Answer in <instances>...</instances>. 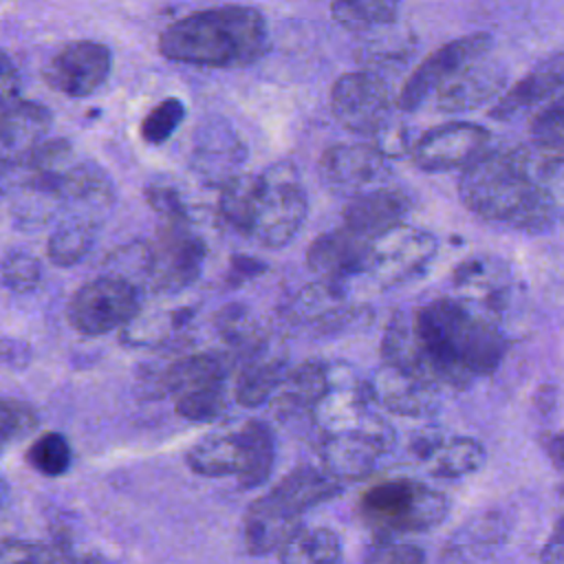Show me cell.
Listing matches in <instances>:
<instances>
[{
  "instance_id": "1",
  "label": "cell",
  "mask_w": 564,
  "mask_h": 564,
  "mask_svg": "<svg viewBox=\"0 0 564 564\" xmlns=\"http://www.w3.org/2000/svg\"><path fill=\"white\" fill-rule=\"evenodd\" d=\"M414 330L427 379L441 390H460L471 379L491 375L505 337L496 324L463 300L441 297L414 311Z\"/></svg>"
},
{
  "instance_id": "2",
  "label": "cell",
  "mask_w": 564,
  "mask_h": 564,
  "mask_svg": "<svg viewBox=\"0 0 564 564\" xmlns=\"http://www.w3.org/2000/svg\"><path fill=\"white\" fill-rule=\"evenodd\" d=\"M167 59L205 68H242L269 48L262 13L251 7L229 4L189 13L172 22L159 37Z\"/></svg>"
},
{
  "instance_id": "3",
  "label": "cell",
  "mask_w": 564,
  "mask_h": 564,
  "mask_svg": "<svg viewBox=\"0 0 564 564\" xmlns=\"http://www.w3.org/2000/svg\"><path fill=\"white\" fill-rule=\"evenodd\" d=\"M458 194L476 216L511 229L542 231L553 220L529 150H487L463 170Z\"/></svg>"
},
{
  "instance_id": "4",
  "label": "cell",
  "mask_w": 564,
  "mask_h": 564,
  "mask_svg": "<svg viewBox=\"0 0 564 564\" xmlns=\"http://www.w3.org/2000/svg\"><path fill=\"white\" fill-rule=\"evenodd\" d=\"M361 520L379 535V540H392V535L423 533L438 527L449 502L445 494L412 482V480H386L368 487L359 496Z\"/></svg>"
},
{
  "instance_id": "5",
  "label": "cell",
  "mask_w": 564,
  "mask_h": 564,
  "mask_svg": "<svg viewBox=\"0 0 564 564\" xmlns=\"http://www.w3.org/2000/svg\"><path fill=\"white\" fill-rule=\"evenodd\" d=\"M306 192L291 163H275L260 174V194L251 236L267 249L289 245L306 218Z\"/></svg>"
},
{
  "instance_id": "6",
  "label": "cell",
  "mask_w": 564,
  "mask_h": 564,
  "mask_svg": "<svg viewBox=\"0 0 564 564\" xmlns=\"http://www.w3.org/2000/svg\"><path fill=\"white\" fill-rule=\"evenodd\" d=\"M161 383L174 399L176 412L187 421L212 423L225 412L227 368L209 352L176 359L161 375Z\"/></svg>"
},
{
  "instance_id": "7",
  "label": "cell",
  "mask_w": 564,
  "mask_h": 564,
  "mask_svg": "<svg viewBox=\"0 0 564 564\" xmlns=\"http://www.w3.org/2000/svg\"><path fill=\"white\" fill-rule=\"evenodd\" d=\"M139 286L117 275H99L75 291L68 302V322L86 337L126 328L139 315Z\"/></svg>"
},
{
  "instance_id": "8",
  "label": "cell",
  "mask_w": 564,
  "mask_h": 564,
  "mask_svg": "<svg viewBox=\"0 0 564 564\" xmlns=\"http://www.w3.org/2000/svg\"><path fill=\"white\" fill-rule=\"evenodd\" d=\"M394 443L392 427L377 414H368L357 427L324 434L319 458L322 469L339 482L366 478L379 456H383Z\"/></svg>"
},
{
  "instance_id": "9",
  "label": "cell",
  "mask_w": 564,
  "mask_h": 564,
  "mask_svg": "<svg viewBox=\"0 0 564 564\" xmlns=\"http://www.w3.org/2000/svg\"><path fill=\"white\" fill-rule=\"evenodd\" d=\"M152 245L150 286L156 293H176L189 286L203 267L205 242L196 236L189 218L163 220Z\"/></svg>"
},
{
  "instance_id": "10",
  "label": "cell",
  "mask_w": 564,
  "mask_h": 564,
  "mask_svg": "<svg viewBox=\"0 0 564 564\" xmlns=\"http://www.w3.org/2000/svg\"><path fill=\"white\" fill-rule=\"evenodd\" d=\"M330 106L344 128L357 134H379L390 119V86L370 70L346 73L333 86Z\"/></svg>"
},
{
  "instance_id": "11",
  "label": "cell",
  "mask_w": 564,
  "mask_h": 564,
  "mask_svg": "<svg viewBox=\"0 0 564 564\" xmlns=\"http://www.w3.org/2000/svg\"><path fill=\"white\" fill-rule=\"evenodd\" d=\"M436 253L430 231L399 225L372 242L370 275L381 286H397L421 275Z\"/></svg>"
},
{
  "instance_id": "12",
  "label": "cell",
  "mask_w": 564,
  "mask_h": 564,
  "mask_svg": "<svg viewBox=\"0 0 564 564\" xmlns=\"http://www.w3.org/2000/svg\"><path fill=\"white\" fill-rule=\"evenodd\" d=\"M491 40L485 33L467 35L454 42H447L445 46L436 48L432 55H427L416 70L408 77L403 84L397 104L403 110H416L421 101L430 95H434L452 75H456L467 64L485 57L489 51Z\"/></svg>"
},
{
  "instance_id": "13",
  "label": "cell",
  "mask_w": 564,
  "mask_h": 564,
  "mask_svg": "<svg viewBox=\"0 0 564 564\" xmlns=\"http://www.w3.org/2000/svg\"><path fill=\"white\" fill-rule=\"evenodd\" d=\"M110 73L108 46L93 40H75L64 44L44 66V82L68 95L88 97L93 95Z\"/></svg>"
},
{
  "instance_id": "14",
  "label": "cell",
  "mask_w": 564,
  "mask_h": 564,
  "mask_svg": "<svg viewBox=\"0 0 564 564\" xmlns=\"http://www.w3.org/2000/svg\"><path fill=\"white\" fill-rule=\"evenodd\" d=\"M489 132L476 123H447L427 130L410 150L412 163L427 172L471 165L485 154Z\"/></svg>"
},
{
  "instance_id": "15",
  "label": "cell",
  "mask_w": 564,
  "mask_h": 564,
  "mask_svg": "<svg viewBox=\"0 0 564 564\" xmlns=\"http://www.w3.org/2000/svg\"><path fill=\"white\" fill-rule=\"evenodd\" d=\"M388 172V156L372 143H341L319 159L322 183L335 192L355 196L366 192Z\"/></svg>"
},
{
  "instance_id": "16",
  "label": "cell",
  "mask_w": 564,
  "mask_h": 564,
  "mask_svg": "<svg viewBox=\"0 0 564 564\" xmlns=\"http://www.w3.org/2000/svg\"><path fill=\"white\" fill-rule=\"evenodd\" d=\"M370 238L348 229L346 225L317 236L306 249V267L326 282L341 284L346 278L368 273L372 262Z\"/></svg>"
},
{
  "instance_id": "17",
  "label": "cell",
  "mask_w": 564,
  "mask_h": 564,
  "mask_svg": "<svg viewBox=\"0 0 564 564\" xmlns=\"http://www.w3.org/2000/svg\"><path fill=\"white\" fill-rule=\"evenodd\" d=\"M302 509L280 496L273 487L256 498L245 511L242 538L251 555L280 551L286 540L302 527Z\"/></svg>"
},
{
  "instance_id": "18",
  "label": "cell",
  "mask_w": 564,
  "mask_h": 564,
  "mask_svg": "<svg viewBox=\"0 0 564 564\" xmlns=\"http://www.w3.org/2000/svg\"><path fill=\"white\" fill-rule=\"evenodd\" d=\"M372 388L355 379L346 368H330V386L313 412L317 427L324 434L357 427L370 414Z\"/></svg>"
},
{
  "instance_id": "19",
  "label": "cell",
  "mask_w": 564,
  "mask_h": 564,
  "mask_svg": "<svg viewBox=\"0 0 564 564\" xmlns=\"http://www.w3.org/2000/svg\"><path fill=\"white\" fill-rule=\"evenodd\" d=\"M51 115L44 106L18 99L0 108V159L2 170L20 165L42 141Z\"/></svg>"
},
{
  "instance_id": "20",
  "label": "cell",
  "mask_w": 564,
  "mask_h": 564,
  "mask_svg": "<svg viewBox=\"0 0 564 564\" xmlns=\"http://www.w3.org/2000/svg\"><path fill=\"white\" fill-rule=\"evenodd\" d=\"M410 209V200L401 189L375 187L350 196L341 218L344 225L370 240L388 234L390 229L403 225Z\"/></svg>"
},
{
  "instance_id": "21",
  "label": "cell",
  "mask_w": 564,
  "mask_h": 564,
  "mask_svg": "<svg viewBox=\"0 0 564 564\" xmlns=\"http://www.w3.org/2000/svg\"><path fill=\"white\" fill-rule=\"evenodd\" d=\"M410 449L427 463L436 478H463L474 474L485 463V447L469 436H441L436 432H421L412 438Z\"/></svg>"
},
{
  "instance_id": "22",
  "label": "cell",
  "mask_w": 564,
  "mask_h": 564,
  "mask_svg": "<svg viewBox=\"0 0 564 564\" xmlns=\"http://www.w3.org/2000/svg\"><path fill=\"white\" fill-rule=\"evenodd\" d=\"M372 397L399 416H423L436 403L438 388L403 368L383 364L370 379Z\"/></svg>"
},
{
  "instance_id": "23",
  "label": "cell",
  "mask_w": 564,
  "mask_h": 564,
  "mask_svg": "<svg viewBox=\"0 0 564 564\" xmlns=\"http://www.w3.org/2000/svg\"><path fill=\"white\" fill-rule=\"evenodd\" d=\"M456 289L463 302L489 317L502 311L509 293V275L502 262L494 258H469L454 271ZM491 319V317H489Z\"/></svg>"
},
{
  "instance_id": "24",
  "label": "cell",
  "mask_w": 564,
  "mask_h": 564,
  "mask_svg": "<svg viewBox=\"0 0 564 564\" xmlns=\"http://www.w3.org/2000/svg\"><path fill=\"white\" fill-rule=\"evenodd\" d=\"M245 159V148L240 139L231 132V128L220 123H207L196 134V145L192 154L194 170L209 183H218L220 187L231 181L238 165Z\"/></svg>"
},
{
  "instance_id": "25",
  "label": "cell",
  "mask_w": 564,
  "mask_h": 564,
  "mask_svg": "<svg viewBox=\"0 0 564 564\" xmlns=\"http://www.w3.org/2000/svg\"><path fill=\"white\" fill-rule=\"evenodd\" d=\"M330 386V368L319 359H306L300 366L286 370L278 392L273 394V408L280 416L313 414Z\"/></svg>"
},
{
  "instance_id": "26",
  "label": "cell",
  "mask_w": 564,
  "mask_h": 564,
  "mask_svg": "<svg viewBox=\"0 0 564 564\" xmlns=\"http://www.w3.org/2000/svg\"><path fill=\"white\" fill-rule=\"evenodd\" d=\"M502 73L485 64L482 57L460 68L456 75H452L434 95L436 104L443 110H467L476 108L478 104L487 101L500 86H502Z\"/></svg>"
},
{
  "instance_id": "27",
  "label": "cell",
  "mask_w": 564,
  "mask_h": 564,
  "mask_svg": "<svg viewBox=\"0 0 564 564\" xmlns=\"http://www.w3.org/2000/svg\"><path fill=\"white\" fill-rule=\"evenodd\" d=\"M286 375V364L280 355L264 348L242 357L240 370L234 381V399L242 408H258L271 399Z\"/></svg>"
},
{
  "instance_id": "28",
  "label": "cell",
  "mask_w": 564,
  "mask_h": 564,
  "mask_svg": "<svg viewBox=\"0 0 564 564\" xmlns=\"http://www.w3.org/2000/svg\"><path fill=\"white\" fill-rule=\"evenodd\" d=\"M564 86V55H553L520 79L491 110L496 119H511L551 97Z\"/></svg>"
},
{
  "instance_id": "29",
  "label": "cell",
  "mask_w": 564,
  "mask_h": 564,
  "mask_svg": "<svg viewBox=\"0 0 564 564\" xmlns=\"http://www.w3.org/2000/svg\"><path fill=\"white\" fill-rule=\"evenodd\" d=\"M187 467L205 478L238 476L242 467L240 432H214L196 441L185 454Z\"/></svg>"
},
{
  "instance_id": "30",
  "label": "cell",
  "mask_w": 564,
  "mask_h": 564,
  "mask_svg": "<svg viewBox=\"0 0 564 564\" xmlns=\"http://www.w3.org/2000/svg\"><path fill=\"white\" fill-rule=\"evenodd\" d=\"M238 432L242 441V467L236 478L240 487L251 489L269 478L275 460V441L269 425L258 419L247 421Z\"/></svg>"
},
{
  "instance_id": "31",
  "label": "cell",
  "mask_w": 564,
  "mask_h": 564,
  "mask_svg": "<svg viewBox=\"0 0 564 564\" xmlns=\"http://www.w3.org/2000/svg\"><path fill=\"white\" fill-rule=\"evenodd\" d=\"M278 555L280 564H339L341 540L326 527H300Z\"/></svg>"
},
{
  "instance_id": "32",
  "label": "cell",
  "mask_w": 564,
  "mask_h": 564,
  "mask_svg": "<svg viewBox=\"0 0 564 564\" xmlns=\"http://www.w3.org/2000/svg\"><path fill=\"white\" fill-rule=\"evenodd\" d=\"M260 194V174H238L220 187L218 214L238 234L251 236Z\"/></svg>"
},
{
  "instance_id": "33",
  "label": "cell",
  "mask_w": 564,
  "mask_h": 564,
  "mask_svg": "<svg viewBox=\"0 0 564 564\" xmlns=\"http://www.w3.org/2000/svg\"><path fill=\"white\" fill-rule=\"evenodd\" d=\"M273 489L291 500L297 509L306 511L315 505H322L330 498H335L341 491V482L328 476L324 469L311 467V465H297L291 469Z\"/></svg>"
},
{
  "instance_id": "34",
  "label": "cell",
  "mask_w": 564,
  "mask_h": 564,
  "mask_svg": "<svg viewBox=\"0 0 564 564\" xmlns=\"http://www.w3.org/2000/svg\"><path fill=\"white\" fill-rule=\"evenodd\" d=\"M214 322L220 339L240 357L264 348V333L260 328V322L247 306L227 304L216 313Z\"/></svg>"
},
{
  "instance_id": "35",
  "label": "cell",
  "mask_w": 564,
  "mask_h": 564,
  "mask_svg": "<svg viewBox=\"0 0 564 564\" xmlns=\"http://www.w3.org/2000/svg\"><path fill=\"white\" fill-rule=\"evenodd\" d=\"M95 242V220L90 218H68L48 238L46 253L57 267L77 264Z\"/></svg>"
},
{
  "instance_id": "36",
  "label": "cell",
  "mask_w": 564,
  "mask_h": 564,
  "mask_svg": "<svg viewBox=\"0 0 564 564\" xmlns=\"http://www.w3.org/2000/svg\"><path fill=\"white\" fill-rule=\"evenodd\" d=\"M399 0H333V18L352 33L386 26L397 18Z\"/></svg>"
},
{
  "instance_id": "37",
  "label": "cell",
  "mask_w": 564,
  "mask_h": 564,
  "mask_svg": "<svg viewBox=\"0 0 564 564\" xmlns=\"http://www.w3.org/2000/svg\"><path fill=\"white\" fill-rule=\"evenodd\" d=\"M529 163L553 218L564 220V159L529 150Z\"/></svg>"
},
{
  "instance_id": "38",
  "label": "cell",
  "mask_w": 564,
  "mask_h": 564,
  "mask_svg": "<svg viewBox=\"0 0 564 564\" xmlns=\"http://www.w3.org/2000/svg\"><path fill=\"white\" fill-rule=\"evenodd\" d=\"M108 275L132 282L134 286H150L152 273V245L150 242H130L115 249L108 258Z\"/></svg>"
},
{
  "instance_id": "39",
  "label": "cell",
  "mask_w": 564,
  "mask_h": 564,
  "mask_svg": "<svg viewBox=\"0 0 564 564\" xmlns=\"http://www.w3.org/2000/svg\"><path fill=\"white\" fill-rule=\"evenodd\" d=\"M73 460L70 445L59 432L40 434L26 449V463L44 476H62Z\"/></svg>"
},
{
  "instance_id": "40",
  "label": "cell",
  "mask_w": 564,
  "mask_h": 564,
  "mask_svg": "<svg viewBox=\"0 0 564 564\" xmlns=\"http://www.w3.org/2000/svg\"><path fill=\"white\" fill-rule=\"evenodd\" d=\"M185 117V106L176 97H167L159 101L141 121V137L156 145L170 139V134L181 126Z\"/></svg>"
},
{
  "instance_id": "41",
  "label": "cell",
  "mask_w": 564,
  "mask_h": 564,
  "mask_svg": "<svg viewBox=\"0 0 564 564\" xmlns=\"http://www.w3.org/2000/svg\"><path fill=\"white\" fill-rule=\"evenodd\" d=\"M42 267L24 251H7L2 258V284L13 293H26L40 284Z\"/></svg>"
},
{
  "instance_id": "42",
  "label": "cell",
  "mask_w": 564,
  "mask_h": 564,
  "mask_svg": "<svg viewBox=\"0 0 564 564\" xmlns=\"http://www.w3.org/2000/svg\"><path fill=\"white\" fill-rule=\"evenodd\" d=\"M40 419L37 412L18 399L4 397L2 408H0V434H2V445H9L13 441H20L29 436L37 427Z\"/></svg>"
},
{
  "instance_id": "43",
  "label": "cell",
  "mask_w": 564,
  "mask_h": 564,
  "mask_svg": "<svg viewBox=\"0 0 564 564\" xmlns=\"http://www.w3.org/2000/svg\"><path fill=\"white\" fill-rule=\"evenodd\" d=\"M531 130L540 145L549 150H564V101L540 112Z\"/></svg>"
},
{
  "instance_id": "44",
  "label": "cell",
  "mask_w": 564,
  "mask_h": 564,
  "mask_svg": "<svg viewBox=\"0 0 564 564\" xmlns=\"http://www.w3.org/2000/svg\"><path fill=\"white\" fill-rule=\"evenodd\" d=\"M0 564H55V560L44 544L4 538L0 544Z\"/></svg>"
},
{
  "instance_id": "45",
  "label": "cell",
  "mask_w": 564,
  "mask_h": 564,
  "mask_svg": "<svg viewBox=\"0 0 564 564\" xmlns=\"http://www.w3.org/2000/svg\"><path fill=\"white\" fill-rule=\"evenodd\" d=\"M423 549L410 542L381 540L364 560V564H423Z\"/></svg>"
},
{
  "instance_id": "46",
  "label": "cell",
  "mask_w": 564,
  "mask_h": 564,
  "mask_svg": "<svg viewBox=\"0 0 564 564\" xmlns=\"http://www.w3.org/2000/svg\"><path fill=\"white\" fill-rule=\"evenodd\" d=\"M145 198L150 207L163 218V220H174V218H189L187 209L183 205L181 194L163 183H154L145 189Z\"/></svg>"
},
{
  "instance_id": "47",
  "label": "cell",
  "mask_w": 564,
  "mask_h": 564,
  "mask_svg": "<svg viewBox=\"0 0 564 564\" xmlns=\"http://www.w3.org/2000/svg\"><path fill=\"white\" fill-rule=\"evenodd\" d=\"M542 564H564V516L555 522L551 535L540 551Z\"/></svg>"
},
{
  "instance_id": "48",
  "label": "cell",
  "mask_w": 564,
  "mask_h": 564,
  "mask_svg": "<svg viewBox=\"0 0 564 564\" xmlns=\"http://www.w3.org/2000/svg\"><path fill=\"white\" fill-rule=\"evenodd\" d=\"M18 75L9 62V57H2V79H0V106H9L18 101Z\"/></svg>"
},
{
  "instance_id": "49",
  "label": "cell",
  "mask_w": 564,
  "mask_h": 564,
  "mask_svg": "<svg viewBox=\"0 0 564 564\" xmlns=\"http://www.w3.org/2000/svg\"><path fill=\"white\" fill-rule=\"evenodd\" d=\"M544 445V452L546 456L551 458V463L564 471V432H557V434H551L542 441Z\"/></svg>"
},
{
  "instance_id": "50",
  "label": "cell",
  "mask_w": 564,
  "mask_h": 564,
  "mask_svg": "<svg viewBox=\"0 0 564 564\" xmlns=\"http://www.w3.org/2000/svg\"><path fill=\"white\" fill-rule=\"evenodd\" d=\"M66 564H112L110 560H106L99 553H79V555H70L66 553Z\"/></svg>"
},
{
  "instance_id": "51",
  "label": "cell",
  "mask_w": 564,
  "mask_h": 564,
  "mask_svg": "<svg viewBox=\"0 0 564 564\" xmlns=\"http://www.w3.org/2000/svg\"><path fill=\"white\" fill-rule=\"evenodd\" d=\"M560 101H564V97H562V99H560Z\"/></svg>"
}]
</instances>
